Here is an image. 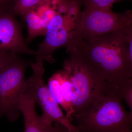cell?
<instances>
[{
    "instance_id": "obj_1",
    "label": "cell",
    "mask_w": 132,
    "mask_h": 132,
    "mask_svg": "<svg viewBox=\"0 0 132 132\" xmlns=\"http://www.w3.org/2000/svg\"><path fill=\"white\" fill-rule=\"evenodd\" d=\"M95 75L120 87L132 78V26L88 39L75 37L66 46Z\"/></svg>"
},
{
    "instance_id": "obj_2",
    "label": "cell",
    "mask_w": 132,
    "mask_h": 132,
    "mask_svg": "<svg viewBox=\"0 0 132 132\" xmlns=\"http://www.w3.org/2000/svg\"><path fill=\"white\" fill-rule=\"evenodd\" d=\"M120 87L104 81L87 111L74 116L80 132H124L131 130L132 112L123 103Z\"/></svg>"
},
{
    "instance_id": "obj_3",
    "label": "cell",
    "mask_w": 132,
    "mask_h": 132,
    "mask_svg": "<svg viewBox=\"0 0 132 132\" xmlns=\"http://www.w3.org/2000/svg\"><path fill=\"white\" fill-rule=\"evenodd\" d=\"M82 5L80 0H64L48 26L45 39L38 46L36 57L49 63L55 62L54 52L66 47L76 34Z\"/></svg>"
},
{
    "instance_id": "obj_4",
    "label": "cell",
    "mask_w": 132,
    "mask_h": 132,
    "mask_svg": "<svg viewBox=\"0 0 132 132\" xmlns=\"http://www.w3.org/2000/svg\"><path fill=\"white\" fill-rule=\"evenodd\" d=\"M31 64L18 56L0 68V118L13 122L19 118V99L29 87L25 72Z\"/></svg>"
},
{
    "instance_id": "obj_5",
    "label": "cell",
    "mask_w": 132,
    "mask_h": 132,
    "mask_svg": "<svg viewBox=\"0 0 132 132\" xmlns=\"http://www.w3.org/2000/svg\"><path fill=\"white\" fill-rule=\"evenodd\" d=\"M131 10L116 13L111 9L85 7L75 37L88 39L105 35L132 25Z\"/></svg>"
},
{
    "instance_id": "obj_6",
    "label": "cell",
    "mask_w": 132,
    "mask_h": 132,
    "mask_svg": "<svg viewBox=\"0 0 132 132\" xmlns=\"http://www.w3.org/2000/svg\"><path fill=\"white\" fill-rule=\"evenodd\" d=\"M63 66L73 88V116L82 115L90 107L104 80L74 58L69 57Z\"/></svg>"
},
{
    "instance_id": "obj_7",
    "label": "cell",
    "mask_w": 132,
    "mask_h": 132,
    "mask_svg": "<svg viewBox=\"0 0 132 132\" xmlns=\"http://www.w3.org/2000/svg\"><path fill=\"white\" fill-rule=\"evenodd\" d=\"M31 65L33 74L29 79L34 85L35 101L42 109V116L53 122L59 123L70 131L80 132L79 128L64 115L59 104L44 82L43 78L45 72L43 59L36 57V62Z\"/></svg>"
},
{
    "instance_id": "obj_8",
    "label": "cell",
    "mask_w": 132,
    "mask_h": 132,
    "mask_svg": "<svg viewBox=\"0 0 132 132\" xmlns=\"http://www.w3.org/2000/svg\"><path fill=\"white\" fill-rule=\"evenodd\" d=\"M9 52L37 56L24 41L15 15L7 10L0 13V53Z\"/></svg>"
},
{
    "instance_id": "obj_9",
    "label": "cell",
    "mask_w": 132,
    "mask_h": 132,
    "mask_svg": "<svg viewBox=\"0 0 132 132\" xmlns=\"http://www.w3.org/2000/svg\"><path fill=\"white\" fill-rule=\"evenodd\" d=\"M36 103L34 88L30 86L19 101V110L24 116V132H53V122L38 115L36 111Z\"/></svg>"
},
{
    "instance_id": "obj_10",
    "label": "cell",
    "mask_w": 132,
    "mask_h": 132,
    "mask_svg": "<svg viewBox=\"0 0 132 132\" xmlns=\"http://www.w3.org/2000/svg\"><path fill=\"white\" fill-rule=\"evenodd\" d=\"M62 95L68 108L66 117L70 121L73 119V88L68 74L65 70L58 72Z\"/></svg>"
},
{
    "instance_id": "obj_11",
    "label": "cell",
    "mask_w": 132,
    "mask_h": 132,
    "mask_svg": "<svg viewBox=\"0 0 132 132\" xmlns=\"http://www.w3.org/2000/svg\"><path fill=\"white\" fill-rule=\"evenodd\" d=\"M22 16L26 20L28 29L27 42H31L33 39L39 36L45 35L40 17L32 9L26 12Z\"/></svg>"
},
{
    "instance_id": "obj_12",
    "label": "cell",
    "mask_w": 132,
    "mask_h": 132,
    "mask_svg": "<svg viewBox=\"0 0 132 132\" xmlns=\"http://www.w3.org/2000/svg\"><path fill=\"white\" fill-rule=\"evenodd\" d=\"M47 86L55 100L66 111L67 113L68 112L67 106L62 93L60 82L58 73L54 74L49 79Z\"/></svg>"
},
{
    "instance_id": "obj_13",
    "label": "cell",
    "mask_w": 132,
    "mask_h": 132,
    "mask_svg": "<svg viewBox=\"0 0 132 132\" xmlns=\"http://www.w3.org/2000/svg\"><path fill=\"white\" fill-rule=\"evenodd\" d=\"M44 0H14L10 11L15 15L22 16Z\"/></svg>"
},
{
    "instance_id": "obj_14",
    "label": "cell",
    "mask_w": 132,
    "mask_h": 132,
    "mask_svg": "<svg viewBox=\"0 0 132 132\" xmlns=\"http://www.w3.org/2000/svg\"><path fill=\"white\" fill-rule=\"evenodd\" d=\"M123 0H80L85 7L110 9L115 3Z\"/></svg>"
},
{
    "instance_id": "obj_15",
    "label": "cell",
    "mask_w": 132,
    "mask_h": 132,
    "mask_svg": "<svg viewBox=\"0 0 132 132\" xmlns=\"http://www.w3.org/2000/svg\"><path fill=\"white\" fill-rule=\"evenodd\" d=\"M123 100L128 105L132 112V79H130L120 87Z\"/></svg>"
},
{
    "instance_id": "obj_16",
    "label": "cell",
    "mask_w": 132,
    "mask_h": 132,
    "mask_svg": "<svg viewBox=\"0 0 132 132\" xmlns=\"http://www.w3.org/2000/svg\"><path fill=\"white\" fill-rule=\"evenodd\" d=\"M18 54L17 53L14 52L0 53V68L19 56Z\"/></svg>"
},
{
    "instance_id": "obj_17",
    "label": "cell",
    "mask_w": 132,
    "mask_h": 132,
    "mask_svg": "<svg viewBox=\"0 0 132 132\" xmlns=\"http://www.w3.org/2000/svg\"><path fill=\"white\" fill-rule=\"evenodd\" d=\"M14 0H0V13L9 10Z\"/></svg>"
},
{
    "instance_id": "obj_18",
    "label": "cell",
    "mask_w": 132,
    "mask_h": 132,
    "mask_svg": "<svg viewBox=\"0 0 132 132\" xmlns=\"http://www.w3.org/2000/svg\"><path fill=\"white\" fill-rule=\"evenodd\" d=\"M53 132H72L59 123L55 122Z\"/></svg>"
},
{
    "instance_id": "obj_19",
    "label": "cell",
    "mask_w": 132,
    "mask_h": 132,
    "mask_svg": "<svg viewBox=\"0 0 132 132\" xmlns=\"http://www.w3.org/2000/svg\"><path fill=\"white\" fill-rule=\"evenodd\" d=\"M124 132H132L131 130H128V131H125Z\"/></svg>"
}]
</instances>
